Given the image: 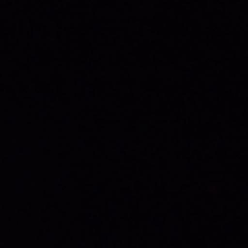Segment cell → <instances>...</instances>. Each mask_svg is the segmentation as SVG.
I'll use <instances>...</instances> for the list:
<instances>
[]
</instances>
